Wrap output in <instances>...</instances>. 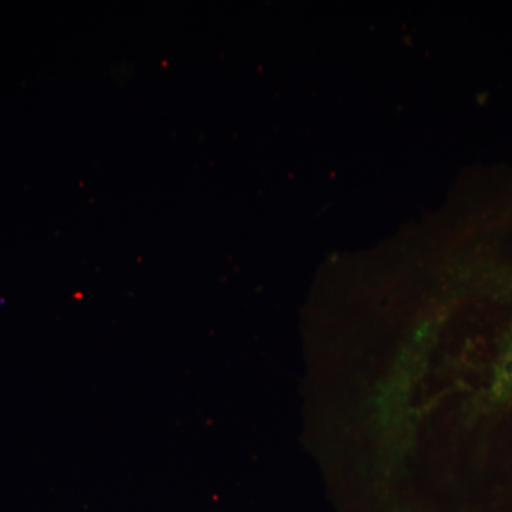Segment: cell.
Returning a JSON list of instances; mask_svg holds the SVG:
<instances>
[{
  "label": "cell",
  "instance_id": "6da1fadb",
  "mask_svg": "<svg viewBox=\"0 0 512 512\" xmlns=\"http://www.w3.org/2000/svg\"><path fill=\"white\" fill-rule=\"evenodd\" d=\"M493 400H512V345L505 350L503 363L497 367L493 377Z\"/></svg>",
  "mask_w": 512,
  "mask_h": 512
}]
</instances>
